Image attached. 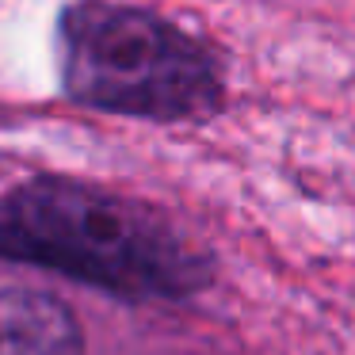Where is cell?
Returning a JSON list of instances; mask_svg holds the SVG:
<instances>
[{"instance_id":"3957f363","label":"cell","mask_w":355,"mask_h":355,"mask_svg":"<svg viewBox=\"0 0 355 355\" xmlns=\"http://www.w3.org/2000/svg\"><path fill=\"white\" fill-rule=\"evenodd\" d=\"M0 355H85V332L54 294L0 286Z\"/></svg>"},{"instance_id":"6da1fadb","label":"cell","mask_w":355,"mask_h":355,"mask_svg":"<svg viewBox=\"0 0 355 355\" xmlns=\"http://www.w3.org/2000/svg\"><path fill=\"white\" fill-rule=\"evenodd\" d=\"M0 248L134 298H180L210 263L157 210L73 180H31L8 199Z\"/></svg>"},{"instance_id":"7a4b0ae2","label":"cell","mask_w":355,"mask_h":355,"mask_svg":"<svg viewBox=\"0 0 355 355\" xmlns=\"http://www.w3.org/2000/svg\"><path fill=\"white\" fill-rule=\"evenodd\" d=\"M62 80L77 103L111 115L184 123L218 111L222 73L176 24L146 8L85 0L62 16Z\"/></svg>"}]
</instances>
